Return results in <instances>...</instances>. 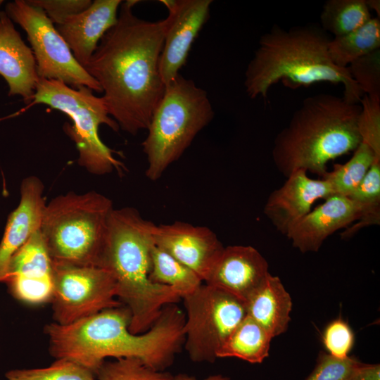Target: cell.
Masks as SVG:
<instances>
[{
  "instance_id": "obj_1",
  "label": "cell",
  "mask_w": 380,
  "mask_h": 380,
  "mask_svg": "<svg viewBox=\"0 0 380 380\" xmlns=\"http://www.w3.org/2000/svg\"><path fill=\"white\" fill-rule=\"evenodd\" d=\"M138 2H122L117 23L84 67L101 87L110 117L132 135L148 129L165 88L159 60L167 20L138 18L132 10Z\"/></svg>"
},
{
  "instance_id": "obj_2",
  "label": "cell",
  "mask_w": 380,
  "mask_h": 380,
  "mask_svg": "<svg viewBox=\"0 0 380 380\" xmlns=\"http://www.w3.org/2000/svg\"><path fill=\"white\" fill-rule=\"evenodd\" d=\"M131 312L124 305L108 308L72 323L44 327L49 350L94 374L108 357H133L164 371L184 342V314L175 304L166 305L153 326L142 334L129 331Z\"/></svg>"
},
{
  "instance_id": "obj_3",
  "label": "cell",
  "mask_w": 380,
  "mask_h": 380,
  "mask_svg": "<svg viewBox=\"0 0 380 380\" xmlns=\"http://www.w3.org/2000/svg\"><path fill=\"white\" fill-rule=\"evenodd\" d=\"M330 40L327 32L315 25L285 30L274 25L260 37L246 69L247 95L266 100L272 86L279 82L291 89L330 82L343 86V98L347 101L359 103L364 94L348 68H339L331 61Z\"/></svg>"
},
{
  "instance_id": "obj_4",
  "label": "cell",
  "mask_w": 380,
  "mask_h": 380,
  "mask_svg": "<svg viewBox=\"0 0 380 380\" xmlns=\"http://www.w3.org/2000/svg\"><path fill=\"white\" fill-rule=\"evenodd\" d=\"M361 106L321 93L305 98L286 127L276 136L272 158L286 177L303 170L321 178L327 163L354 151L361 142Z\"/></svg>"
},
{
  "instance_id": "obj_5",
  "label": "cell",
  "mask_w": 380,
  "mask_h": 380,
  "mask_svg": "<svg viewBox=\"0 0 380 380\" xmlns=\"http://www.w3.org/2000/svg\"><path fill=\"white\" fill-rule=\"evenodd\" d=\"M154 226L134 208H113L99 265L114 277L117 298L129 310V329L136 334L147 331L166 305L181 299L170 287L149 279Z\"/></svg>"
},
{
  "instance_id": "obj_6",
  "label": "cell",
  "mask_w": 380,
  "mask_h": 380,
  "mask_svg": "<svg viewBox=\"0 0 380 380\" xmlns=\"http://www.w3.org/2000/svg\"><path fill=\"white\" fill-rule=\"evenodd\" d=\"M113 210L95 191H70L46 204L39 230L53 262L99 266Z\"/></svg>"
},
{
  "instance_id": "obj_7",
  "label": "cell",
  "mask_w": 380,
  "mask_h": 380,
  "mask_svg": "<svg viewBox=\"0 0 380 380\" xmlns=\"http://www.w3.org/2000/svg\"><path fill=\"white\" fill-rule=\"evenodd\" d=\"M208 93L180 74L165 85L141 145L146 156V176L158 180L213 120Z\"/></svg>"
},
{
  "instance_id": "obj_8",
  "label": "cell",
  "mask_w": 380,
  "mask_h": 380,
  "mask_svg": "<svg viewBox=\"0 0 380 380\" xmlns=\"http://www.w3.org/2000/svg\"><path fill=\"white\" fill-rule=\"evenodd\" d=\"M84 86L70 87L55 80L39 77L30 106L44 104L66 114L73 124L64 125L65 132L75 142L79 153L78 164L89 172L102 175L120 171L122 163L100 139L99 128L106 125L113 131L120 129L110 117L102 97Z\"/></svg>"
},
{
  "instance_id": "obj_9",
  "label": "cell",
  "mask_w": 380,
  "mask_h": 380,
  "mask_svg": "<svg viewBox=\"0 0 380 380\" xmlns=\"http://www.w3.org/2000/svg\"><path fill=\"white\" fill-rule=\"evenodd\" d=\"M182 299L186 314L184 348L192 361L213 362L219 349L246 316L245 303L206 284Z\"/></svg>"
},
{
  "instance_id": "obj_10",
  "label": "cell",
  "mask_w": 380,
  "mask_h": 380,
  "mask_svg": "<svg viewBox=\"0 0 380 380\" xmlns=\"http://www.w3.org/2000/svg\"><path fill=\"white\" fill-rule=\"evenodd\" d=\"M5 13L26 32L39 77L61 81L72 87H87L102 93L99 83L76 61L45 12L24 0L6 5Z\"/></svg>"
},
{
  "instance_id": "obj_11",
  "label": "cell",
  "mask_w": 380,
  "mask_h": 380,
  "mask_svg": "<svg viewBox=\"0 0 380 380\" xmlns=\"http://www.w3.org/2000/svg\"><path fill=\"white\" fill-rule=\"evenodd\" d=\"M53 322L68 324L122 305L117 298L115 278L107 269L53 262Z\"/></svg>"
},
{
  "instance_id": "obj_12",
  "label": "cell",
  "mask_w": 380,
  "mask_h": 380,
  "mask_svg": "<svg viewBox=\"0 0 380 380\" xmlns=\"http://www.w3.org/2000/svg\"><path fill=\"white\" fill-rule=\"evenodd\" d=\"M168 11L159 72L165 85L185 65L192 44L210 15L212 0H162Z\"/></svg>"
},
{
  "instance_id": "obj_13",
  "label": "cell",
  "mask_w": 380,
  "mask_h": 380,
  "mask_svg": "<svg viewBox=\"0 0 380 380\" xmlns=\"http://www.w3.org/2000/svg\"><path fill=\"white\" fill-rule=\"evenodd\" d=\"M154 244L196 272L204 281L224 246L208 227L184 222L155 224Z\"/></svg>"
},
{
  "instance_id": "obj_14",
  "label": "cell",
  "mask_w": 380,
  "mask_h": 380,
  "mask_svg": "<svg viewBox=\"0 0 380 380\" xmlns=\"http://www.w3.org/2000/svg\"><path fill=\"white\" fill-rule=\"evenodd\" d=\"M332 195L333 189L327 179H312L306 171L298 170L270 194L263 213L275 229L286 235L312 210L315 201Z\"/></svg>"
},
{
  "instance_id": "obj_15",
  "label": "cell",
  "mask_w": 380,
  "mask_h": 380,
  "mask_svg": "<svg viewBox=\"0 0 380 380\" xmlns=\"http://www.w3.org/2000/svg\"><path fill=\"white\" fill-rule=\"evenodd\" d=\"M269 274L267 260L255 248L229 246L224 247L204 282L245 303Z\"/></svg>"
},
{
  "instance_id": "obj_16",
  "label": "cell",
  "mask_w": 380,
  "mask_h": 380,
  "mask_svg": "<svg viewBox=\"0 0 380 380\" xmlns=\"http://www.w3.org/2000/svg\"><path fill=\"white\" fill-rule=\"evenodd\" d=\"M360 215V208L351 198L332 195L296 223L286 236L300 252H317L329 236L353 224Z\"/></svg>"
},
{
  "instance_id": "obj_17",
  "label": "cell",
  "mask_w": 380,
  "mask_h": 380,
  "mask_svg": "<svg viewBox=\"0 0 380 380\" xmlns=\"http://www.w3.org/2000/svg\"><path fill=\"white\" fill-rule=\"evenodd\" d=\"M44 189L42 182L35 176L21 182L20 203L8 217L0 243V282L6 279L13 255L40 229L46 206Z\"/></svg>"
},
{
  "instance_id": "obj_18",
  "label": "cell",
  "mask_w": 380,
  "mask_h": 380,
  "mask_svg": "<svg viewBox=\"0 0 380 380\" xmlns=\"http://www.w3.org/2000/svg\"><path fill=\"white\" fill-rule=\"evenodd\" d=\"M121 0H95L81 13L55 25L84 68L106 32L118 21Z\"/></svg>"
},
{
  "instance_id": "obj_19",
  "label": "cell",
  "mask_w": 380,
  "mask_h": 380,
  "mask_svg": "<svg viewBox=\"0 0 380 380\" xmlns=\"http://www.w3.org/2000/svg\"><path fill=\"white\" fill-rule=\"evenodd\" d=\"M0 75L9 96L18 95L31 103L39 78L34 57L5 11L0 12Z\"/></svg>"
},
{
  "instance_id": "obj_20",
  "label": "cell",
  "mask_w": 380,
  "mask_h": 380,
  "mask_svg": "<svg viewBox=\"0 0 380 380\" xmlns=\"http://www.w3.org/2000/svg\"><path fill=\"white\" fill-rule=\"evenodd\" d=\"M246 315L274 338L288 328L292 300L278 277L269 274L245 302Z\"/></svg>"
},
{
  "instance_id": "obj_21",
  "label": "cell",
  "mask_w": 380,
  "mask_h": 380,
  "mask_svg": "<svg viewBox=\"0 0 380 380\" xmlns=\"http://www.w3.org/2000/svg\"><path fill=\"white\" fill-rule=\"evenodd\" d=\"M272 338L246 315L219 349L217 358L236 357L250 363H260L269 355Z\"/></svg>"
},
{
  "instance_id": "obj_22",
  "label": "cell",
  "mask_w": 380,
  "mask_h": 380,
  "mask_svg": "<svg viewBox=\"0 0 380 380\" xmlns=\"http://www.w3.org/2000/svg\"><path fill=\"white\" fill-rule=\"evenodd\" d=\"M380 49V20L372 18L360 28L344 35L335 37L328 44L332 63L347 68L351 63Z\"/></svg>"
},
{
  "instance_id": "obj_23",
  "label": "cell",
  "mask_w": 380,
  "mask_h": 380,
  "mask_svg": "<svg viewBox=\"0 0 380 380\" xmlns=\"http://www.w3.org/2000/svg\"><path fill=\"white\" fill-rule=\"evenodd\" d=\"M149 279L170 287L181 298L194 293L203 282L196 272L155 244L151 251Z\"/></svg>"
},
{
  "instance_id": "obj_24",
  "label": "cell",
  "mask_w": 380,
  "mask_h": 380,
  "mask_svg": "<svg viewBox=\"0 0 380 380\" xmlns=\"http://www.w3.org/2000/svg\"><path fill=\"white\" fill-rule=\"evenodd\" d=\"M360 208L359 219L341 233L348 239L364 227L380 223V158L375 159L355 190L348 196Z\"/></svg>"
},
{
  "instance_id": "obj_25",
  "label": "cell",
  "mask_w": 380,
  "mask_h": 380,
  "mask_svg": "<svg viewBox=\"0 0 380 380\" xmlns=\"http://www.w3.org/2000/svg\"><path fill=\"white\" fill-rule=\"evenodd\" d=\"M365 0H328L320 14L322 29L335 37L353 32L372 18Z\"/></svg>"
},
{
  "instance_id": "obj_26",
  "label": "cell",
  "mask_w": 380,
  "mask_h": 380,
  "mask_svg": "<svg viewBox=\"0 0 380 380\" xmlns=\"http://www.w3.org/2000/svg\"><path fill=\"white\" fill-rule=\"evenodd\" d=\"M352 157L344 164H335L334 170L322 178L331 184L334 195L349 196L362 182L375 159L380 158L365 142L361 141Z\"/></svg>"
},
{
  "instance_id": "obj_27",
  "label": "cell",
  "mask_w": 380,
  "mask_h": 380,
  "mask_svg": "<svg viewBox=\"0 0 380 380\" xmlns=\"http://www.w3.org/2000/svg\"><path fill=\"white\" fill-rule=\"evenodd\" d=\"M5 376L7 380H96L93 372L65 358L56 359L46 367L10 370Z\"/></svg>"
},
{
  "instance_id": "obj_28",
  "label": "cell",
  "mask_w": 380,
  "mask_h": 380,
  "mask_svg": "<svg viewBox=\"0 0 380 380\" xmlns=\"http://www.w3.org/2000/svg\"><path fill=\"white\" fill-rule=\"evenodd\" d=\"M96 380H171L170 373L157 371L133 357L104 361L95 373Z\"/></svg>"
},
{
  "instance_id": "obj_29",
  "label": "cell",
  "mask_w": 380,
  "mask_h": 380,
  "mask_svg": "<svg viewBox=\"0 0 380 380\" xmlns=\"http://www.w3.org/2000/svg\"><path fill=\"white\" fill-rule=\"evenodd\" d=\"M347 68L363 94L380 99V49L357 59Z\"/></svg>"
},
{
  "instance_id": "obj_30",
  "label": "cell",
  "mask_w": 380,
  "mask_h": 380,
  "mask_svg": "<svg viewBox=\"0 0 380 380\" xmlns=\"http://www.w3.org/2000/svg\"><path fill=\"white\" fill-rule=\"evenodd\" d=\"M361 112L358 127L361 141L380 156V99L364 94L360 101Z\"/></svg>"
},
{
  "instance_id": "obj_31",
  "label": "cell",
  "mask_w": 380,
  "mask_h": 380,
  "mask_svg": "<svg viewBox=\"0 0 380 380\" xmlns=\"http://www.w3.org/2000/svg\"><path fill=\"white\" fill-rule=\"evenodd\" d=\"M358 363L354 357L337 358L322 352L315 367L305 380H346Z\"/></svg>"
},
{
  "instance_id": "obj_32",
  "label": "cell",
  "mask_w": 380,
  "mask_h": 380,
  "mask_svg": "<svg viewBox=\"0 0 380 380\" xmlns=\"http://www.w3.org/2000/svg\"><path fill=\"white\" fill-rule=\"evenodd\" d=\"M322 339L327 353L337 358H345L348 357L353 346L355 336L346 322L336 319L327 326Z\"/></svg>"
},
{
  "instance_id": "obj_33",
  "label": "cell",
  "mask_w": 380,
  "mask_h": 380,
  "mask_svg": "<svg viewBox=\"0 0 380 380\" xmlns=\"http://www.w3.org/2000/svg\"><path fill=\"white\" fill-rule=\"evenodd\" d=\"M29 4L42 9L55 25L63 23L68 18L87 8L91 0H27Z\"/></svg>"
},
{
  "instance_id": "obj_34",
  "label": "cell",
  "mask_w": 380,
  "mask_h": 380,
  "mask_svg": "<svg viewBox=\"0 0 380 380\" xmlns=\"http://www.w3.org/2000/svg\"><path fill=\"white\" fill-rule=\"evenodd\" d=\"M346 380H380V366L359 362Z\"/></svg>"
},
{
  "instance_id": "obj_35",
  "label": "cell",
  "mask_w": 380,
  "mask_h": 380,
  "mask_svg": "<svg viewBox=\"0 0 380 380\" xmlns=\"http://www.w3.org/2000/svg\"><path fill=\"white\" fill-rule=\"evenodd\" d=\"M171 380H198L187 374H180L172 376ZM202 380H230L229 378L220 374L212 375Z\"/></svg>"
},
{
  "instance_id": "obj_36",
  "label": "cell",
  "mask_w": 380,
  "mask_h": 380,
  "mask_svg": "<svg viewBox=\"0 0 380 380\" xmlns=\"http://www.w3.org/2000/svg\"><path fill=\"white\" fill-rule=\"evenodd\" d=\"M365 1L369 10L374 11L378 14V18H379V15H380L379 0H365Z\"/></svg>"
},
{
  "instance_id": "obj_37",
  "label": "cell",
  "mask_w": 380,
  "mask_h": 380,
  "mask_svg": "<svg viewBox=\"0 0 380 380\" xmlns=\"http://www.w3.org/2000/svg\"><path fill=\"white\" fill-rule=\"evenodd\" d=\"M3 3H4V1H3V0H0V7H1V6L3 4ZM0 12H1V11H0Z\"/></svg>"
}]
</instances>
